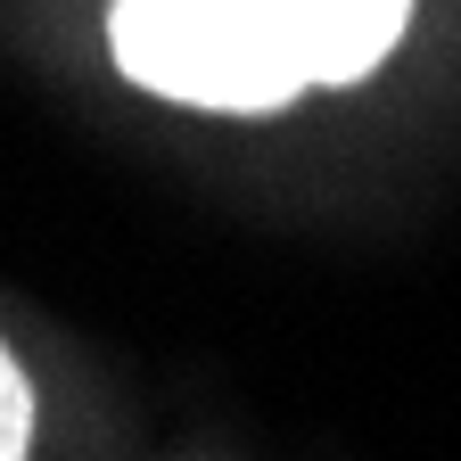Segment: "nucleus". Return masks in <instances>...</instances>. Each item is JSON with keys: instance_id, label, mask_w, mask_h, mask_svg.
<instances>
[{"instance_id": "1", "label": "nucleus", "mask_w": 461, "mask_h": 461, "mask_svg": "<svg viewBox=\"0 0 461 461\" xmlns=\"http://www.w3.org/2000/svg\"><path fill=\"white\" fill-rule=\"evenodd\" d=\"M107 41L132 83L214 115H272L313 83L272 0H115Z\"/></svg>"}, {"instance_id": "2", "label": "nucleus", "mask_w": 461, "mask_h": 461, "mask_svg": "<svg viewBox=\"0 0 461 461\" xmlns=\"http://www.w3.org/2000/svg\"><path fill=\"white\" fill-rule=\"evenodd\" d=\"M272 17H280L288 50L305 58L313 83H363L395 50L412 0H272Z\"/></svg>"}, {"instance_id": "3", "label": "nucleus", "mask_w": 461, "mask_h": 461, "mask_svg": "<svg viewBox=\"0 0 461 461\" xmlns=\"http://www.w3.org/2000/svg\"><path fill=\"white\" fill-rule=\"evenodd\" d=\"M25 445H33V387H25L17 355L0 346V461H25Z\"/></svg>"}]
</instances>
